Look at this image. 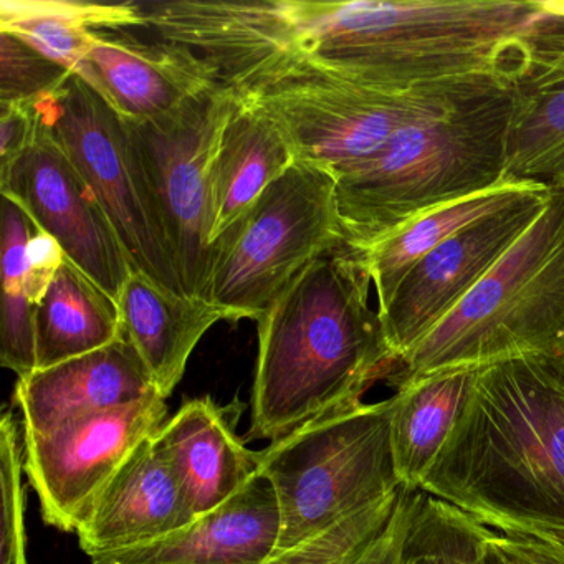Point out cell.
Listing matches in <instances>:
<instances>
[{
	"label": "cell",
	"instance_id": "6da1fadb",
	"mask_svg": "<svg viewBox=\"0 0 564 564\" xmlns=\"http://www.w3.org/2000/svg\"><path fill=\"white\" fill-rule=\"evenodd\" d=\"M282 42L252 88L316 74L386 91L495 78L517 85L564 42L543 0H280Z\"/></svg>",
	"mask_w": 564,
	"mask_h": 564
},
{
	"label": "cell",
	"instance_id": "7a4b0ae2",
	"mask_svg": "<svg viewBox=\"0 0 564 564\" xmlns=\"http://www.w3.org/2000/svg\"><path fill=\"white\" fill-rule=\"evenodd\" d=\"M371 285L365 257L345 246L310 263L257 319L253 438L280 441L351 411L398 372L401 361L369 305Z\"/></svg>",
	"mask_w": 564,
	"mask_h": 564
},
{
	"label": "cell",
	"instance_id": "3957f363",
	"mask_svg": "<svg viewBox=\"0 0 564 564\" xmlns=\"http://www.w3.org/2000/svg\"><path fill=\"white\" fill-rule=\"evenodd\" d=\"M421 491L497 533L564 538V384L524 358L478 369Z\"/></svg>",
	"mask_w": 564,
	"mask_h": 564
},
{
	"label": "cell",
	"instance_id": "277c9868",
	"mask_svg": "<svg viewBox=\"0 0 564 564\" xmlns=\"http://www.w3.org/2000/svg\"><path fill=\"white\" fill-rule=\"evenodd\" d=\"M514 85L458 82L336 186L346 246H375L419 214L507 181Z\"/></svg>",
	"mask_w": 564,
	"mask_h": 564
},
{
	"label": "cell",
	"instance_id": "5b68a950",
	"mask_svg": "<svg viewBox=\"0 0 564 564\" xmlns=\"http://www.w3.org/2000/svg\"><path fill=\"white\" fill-rule=\"evenodd\" d=\"M524 358L564 359L563 186H550L530 229L388 381L398 391L431 376Z\"/></svg>",
	"mask_w": 564,
	"mask_h": 564
},
{
	"label": "cell",
	"instance_id": "8992f818",
	"mask_svg": "<svg viewBox=\"0 0 564 564\" xmlns=\"http://www.w3.org/2000/svg\"><path fill=\"white\" fill-rule=\"evenodd\" d=\"M338 180L296 161L210 249L207 302L230 322L259 319L319 257L346 246Z\"/></svg>",
	"mask_w": 564,
	"mask_h": 564
},
{
	"label": "cell",
	"instance_id": "52a82bcc",
	"mask_svg": "<svg viewBox=\"0 0 564 564\" xmlns=\"http://www.w3.org/2000/svg\"><path fill=\"white\" fill-rule=\"evenodd\" d=\"M392 399L318 419L262 451L282 530L275 553L401 488L392 462Z\"/></svg>",
	"mask_w": 564,
	"mask_h": 564
},
{
	"label": "cell",
	"instance_id": "ba28073f",
	"mask_svg": "<svg viewBox=\"0 0 564 564\" xmlns=\"http://www.w3.org/2000/svg\"><path fill=\"white\" fill-rule=\"evenodd\" d=\"M35 105L110 220L133 272L184 295L163 214L128 121L77 77Z\"/></svg>",
	"mask_w": 564,
	"mask_h": 564
},
{
	"label": "cell",
	"instance_id": "9c48e42d",
	"mask_svg": "<svg viewBox=\"0 0 564 564\" xmlns=\"http://www.w3.org/2000/svg\"><path fill=\"white\" fill-rule=\"evenodd\" d=\"M458 82L386 91L326 75L299 74L239 97L280 128L296 161L339 180L378 156L399 128Z\"/></svg>",
	"mask_w": 564,
	"mask_h": 564
},
{
	"label": "cell",
	"instance_id": "30bf717a",
	"mask_svg": "<svg viewBox=\"0 0 564 564\" xmlns=\"http://www.w3.org/2000/svg\"><path fill=\"white\" fill-rule=\"evenodd\" d=\"M239 95L216 88L158 120L130 124L163 214L184 295L206 300L213 249V166L220 131Z\"/></svg>",
	"mask_w": 564,
	"mask_h": 564
},
{
	"label": "cell",
	"instance_id": "8fae6325",
	"mask_svg": "<svg viewBox=\"0 0 564 564\" xmlns=\"http://www.w3.org/2000/svg\"><path fill=\"white\" fill-rule=\"evenodd\" d=\"M166 399H143L22 438L24 465L48 527L77 533L105 485L167 421Z\"/></svg>",
	"mask_w": 564,
	"mask_h": 564
},
{
	"label": "cell",
	"instance_id": "7c38bea8",
	"mask_svg": "<svg viewBox=\"0 0 564 564\" xmlns=\"http://www.w3.org/2000/svg\"><path fill=\"white\" fill-rule=\"evenodd\" d=\"M37 107V105H35ZM39 113V111H37ZM2 197L14 200L68 262L117 303L133 269L98 200L39 117L34 143L0 173Z\"/></svg>",
	"mask_w": 564,
	"mask_h": 564
},
{
	"label": "cell",
	"instance_id": "4fadbf2b",
	"mask_svg": "<svg viewBox=\"0 0 564 564\" xmlns=\"http://www.w3.org/2000/svg\"><path fill=\"white\" fill-rule=\"evenodd\" d=\"M550 186L471 224L419 260L378 310L386 338L399 361L427 336L500 262L540 216Z\"/></svg>",
	"mask_w": 564,
	"mask_h": 564
},
{
	"label": "cell",
	"instance_id": "5bb4252c",
	"mask_svg": "<svg viewBox=\"0 0 564 564\" xmlns=\"http://www.w3.org/2000/svg\"><path fill=\"white\" fill-rule=\"evenodd\" d=\"M85 85L121 118L158 120L220 84L216 68L193 48L173 42H141L121 31H94Z\"/></svg>",
	"mask_w": 564,
	"mask_h": 564
},
{
	"label": "cell",
	"instance_id": "9a60e30c",
	"mask_svg": "<svg viewBox=\"0 0 564 564\" xmlns=\"http://www.w3.org/2000/svg\"><path fill=\"white\" fill-rule=\"evenodd\" d=\"M156 434L138 445L88 508L77 530L88 556L143 546L193 523L180 478Z\"/></svg>",
	"mask_w": 564,
	"mask_h": 564
},
{
	"label": "cell",
	"instance_id": "2e32d148",
	"mask_svg": "<svg viewBox=\"0 0 564 564\" xmlns=\"http://www.w3.org/2000/svg\"><path fill=\"white\" fill-rule=\"evenodd\" d=\"M153 395L160 394L147 368L121 336L107 348L19 379L15 404L21 411L22 438H32L75 419Z\"/></svg>",
	"mask_w": 564,
	"mask_h": 564
},
{
	"label": "cell",
	"instance_id": "e0dca14e",
	"mask_svg": "<svg viewBox=\"0 0 564 564\" xmlns=\"http://www.w3.org/2000/svg\"><path fill=\"white\" fill-rule=\"evenodd\" d=\"M282 518L272 484L257 475L236 497L153 543L91 556V564H263Z\"/></svg>",
	"mask_w": 564,
	"mask_h": 564
},
{
	"label": "cell",
	"instance_id": "ac0fdd59",
	"mask_svg": "<svg viewBox=\"0 0 564 564\" xmlns=\"http://www.w3.org/2000/svg\"><path fill=\"white\" fill-rule=\"evenodd\" d=\"M156 435L194 520L227 503L259 475L262 451L247 448L230 427L226 409L210 398L184 402Z\"/></svg>",
	"mask_w": 564,
	"mask_h": 564
},
{
	"label": "cell",
	"instance_id": "d6986e66",
	"mask_svg": "<svg viewBox=\"0 0 564 564\" xmlns=\"http://www.w3.org/2000/svg\"><path fill=\"white\" fill-rule=\"evenodd\" d=\"M121 335L133 346L158 394L170 398L200 339L226 313L213 303L176 295L131 273L117 300Z\"/></svg>",
	"mask_w": 564,
	"mask_h": 564
},
{
	"label": "cell",
	"instance_id": "ffe728a7",
	"mask_svg": "<svg viewBox=\"0 0 564 564\" xmlns=\"http://www.w3.org/2000/svg\"><path fill=\"white\" fill-rule=\"evenodd\" d=\"M295 163V151L280 128L259 108L237 98L214 158L213 243Z\"/></svg>",
	"mask_w": 564,
	"mask_h": 564
},
{
	"label": "cell",
	"instance_id": "44dd1931",
	"mask_svg": "<svg viewBox=\"0 0 564 564\" xmlns=\"http://www.w3.org/2000/svg\"><path fill=\"white\" fill-rule=\"evenodd\" d=\"M546 184L507 180L474 196L454 200L419 214L384 239L362 250L372 286L378 295V310L384 308L405 273L425 256L478 220L487 219L513 206L528 194Z\"/></svg>",
	"mask_w": 564,
	"mask_h": 564
},
{
	"label": "cell",
	"instance_id": "7402d4cb",
	"mask_svg": "<svg viewBox=\"0 0 564 564\" xmlns=\"http://www.w3.org/2000/svg\"><path fill=\"white\" fill-rule=\"evenodd\" d=\"M477 371L431 376L391 395L392 462L399 485L405 490L421 491L467 402Z\"/></svg>",
	"mask_w": 564,
	"mask_h": 564
},
{
	"label": "cell",
	"instance_id": "603a6c76",
	"mask_svg": "<svg viewBox=\"0 0 564 564\" xmlns=\"http://www.w3.org/2000/svg\"><path fill=\"white\" fill-rule=\"evenodd\" d=\"M143 28L137 2L94 4L80 0H2L0 31L87 80V54L94 31Z\"/></svg>",
	"mask_w": 564,
	"mask_h": 564
},
{
	"label": "cell",
	"instance_id": "cb8c5ba5",
	"mask_svg": "<svg viewBox=\"0 0 564 564\" xmlns=\"http://www.w3.org/2000/svg\"><path fill=\"white\" fill-rule=\"evenodd\" d=\"M507 177L564 187V42L514 85Z\"/></svg>",
	"mask_w": 564,
	"mask_h": 564
},
{
	"label": "cell",
	"instance_id": "d4e9b609",
	"mask_svg": "<svg viewBox=\"0 0 564 564\" xmlns=\"http://www.w3.org/2000/svg\"><path fill=\"white\" fill-rule=\"evenodd\" d=\"M117 303L65 260L35 313L37 369H47L121 338Z\"/></svg>",
	"mask_w": 564,
	"mask_h": 564
},
{
	"label": "cell",
	"instance_id": "484cf974",
	"mask_svg": "<svg viewBox=\"0 0 564 564\" xmlns=\"http://www.w3.org/2000/svg\"><path fill=\"white\" fill-rule=\"evenodd\" d=\"M37 227L14 203L2 197V328L0 362L19 379L37 371L35 313L28 293V243Z\"/></svg>",
	"mask_w": 564,
	"mask_h": 564
},
{
	"label": "cell",
	"instance_id": "4316f807",
	"mask_svg": "<svg viewBox=\"0 0 564 564\" xmlns=\"http://www.w3.org/2000/svg\"><path fill=\"white\" fill-rule=\"evenodd\" d=\"M401 488L341 518L319 533L286 551L273 554L263 564H352L381 536L391 521Z\"/></svg>",
	"mask_w": 564,
	"mask_h": 564
},
{
	"label": "cell",
	"instance_id": "83f0119b",
	"mask_svg": "<svg viewBox=\"0 0 564 564\" xmlns=\"http://www.w3.org/2000/svg\"><path fill=\"white\" fill-rule=\"evenodd\" d=\"M465 514L441 498L417 491L402 550V564H460Z\"/></svg>",
	"mask_w": 564,
	"mask_h": 564
},
{
	"label": "cell",
	"instance_id": "f1b7e54d",
	"mask_svg": "<svg viewBox=\"0 0 564 564\" xmlns=\"http://www.w3.org/2000/svg\"><path fill=\"white\" fill-rule=\"evenodd\" d=\"M22 471H25L24 442L21 441V431L14 415L4 412L0 421V564H29Z\"/></svg>",
	"mask_w": 564,
	"mask_h": 564
},
{
	"label": "cell",
	"instance_id": "f546056e",
	"mask_svg": "<svg viewBox=\"0 0 564 564\" xmlns=\"http://www.w3.org/2000/svg\"><path fill=\"white\" fill-rule=\"evenodd\" d=\"M72 77L21 39L0 31V105L39 104Z\"/></svg>",
	"mask_w": 564,
	"mask_h": 564
},
{
	"label": "cell",
	"instance_id": "4dcf8cb0",
	"mask_svg": "<svg viewBox=\"0 0 564 564\" xmlns=\"http://www.w3.org/2000/svg\"><path fill=\"white\" fill-rule=\"evenodd\" d=\"M37 130L35 104L0 105V173L8 171L31 148Z\"/></svg>",
	"mask_w": 564,
	"mask_h": 564
},
{
	"label": "cell",
	"instance_id": "1f68e13d",
	"mask_svg": "<svg viewBox=\"0 0 564 564\" xmlns=\"http://www.w3.org/2000/svg\"><path fill=\"white\" fill-rule=\"evenodd\" d=\"M25 257H28L25 282H28L29 299H31L32 305L37 308L44 296L47 295L55 275L64 265L67 257H65L64 249L54 237L39 229H35L31 240H29Z\"/></svg>",
	"mask_w": 564,
	"mask_h": 564
},
{
	"label": "cell",
	"instance_id": "d6a6232c",
	"mask_svg": "<svg viewBox=\"0 0 564 564\" xmlns=\"http://www.w3.org/2000/svg\"><path fill=\"white\" fill-rule=\"evenodd\" d=\"M417 491L405 490L401 487L398 505L381 536L362 553L352 564H402L405 534L411 521Z\"/></svg>",
	"mask_w": 564,
	"mask_h": 564
},
{
	"label": "cell",
	"instance_id": "836d02e7",
	"mask_svg": "<svg viewBox=\"0 0 564 564\" xmlns=\"http://www.w3.org/2000/svg\"><path fill=\"white\" fill-rule=\"evenodd\" d=\"M491 536L503 550L520 557L524 564H564V538L547 533L507 531Z\"/></svg>",
	"mask_w": 564,
	"mask_h": 564
},
{
	"label": "cell",
	"instance_id": "e575fe53",
	"mask_svg": "<svg viewBox=\"0 0 564 564\" xmlns=\"http://www.w3.org/2000/svg\"><path fill=\"white\" fill-rule=\"evenodd\" d=\"M487 564H524L520 557L503 550L491 536V528L487 533Z\"/></svg>",
	"mask_w": 564,
	"mask_h": 564
},
{
	"label": "cell",
	"instance_id": "d590c367",
	"mask_svg": "<svg viewBox=\"0 0 564 564\" xmlns=\"http://www.w3.org/2000/svg\"><path fill=\"white\" fill-rule=\"evenodd\" d=\"M546 6L553 14L564 18V2H546Z\"/></svg>",
	"mask_w": 564,
	"mask_h": 564
},
{
	"label": "cell",
	"instance_id": "8d00e7d4",
	"mask_svg": "<svg viewBox=\"0 0 564 564\" xmlns=\"http://www.w3.org/2000/svg\"><path fill=\"white\" fill-rule=\"evenodd\" d=\"M557 371H560L561 381H563L564 384V359L560 362V365H557Z\"/></svg>",
	"mask_w": 564,
	"mask_h": 564
}]
</instances>
